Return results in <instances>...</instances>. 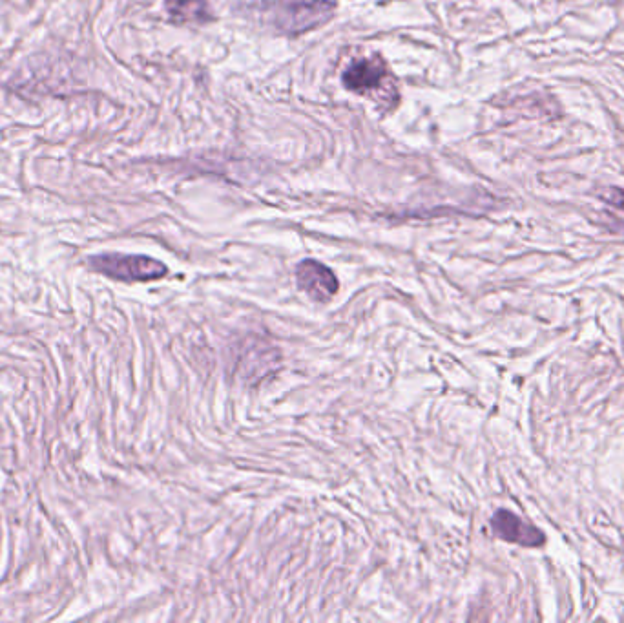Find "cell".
I'll return each mask as SVG.
<instances>
[{
    "label": "cell",
    "mask_w": 624,
    "mask_h": 623,
    "mask_svg": "<svg viewBox=\"0 0 624 623\" xmlns=\"http://www.w3.org/2000/svg\"><path fill=\"white\" fill-rule=\"evenodd\" d=\"M243 19L278 35H302L333 19L331 0H232Z\"/></svg>",
    "instance_id": "6da1fadb"
},
{
    "label": "cell",
    "mask_w": 624,
    "mask_h": 623,
    "mask_svg": "<svg viewBox=\"0 0 624 623\" xmlns=\"http://www.w3.org/2000/svg\"><path fill=\"white\" fill-rule=\"evenodd\" d=\"M345 88L358 96L376 99L380 103L395 106L398 103L395 77L380 55L358 57L342 74Z\"/></svg>",
    "instance_id": "7a4b0ae2"
},
{
    "label": "cell",
    "mask_w": 624,
    "mask_h": 623,
    "mask_svg": "<svg viewBox=\"0 0 624 623\" xmlns=\"http://www.w3.org/2000/svg\"><path fill=\"white\" fill-rule=\"evenodd\" d=\"M90 265L97 273L126 284L154 282L168 275L167 265L143 254H97L90 258Z\"/></svg>",
    "instance_id": "3957f363"
},
{
    "label": "cell",
    "mask_w": 624,
    "mask_h": 623,
    "mask_svg": "<svg viewBox=\"0 0 624 623\" xmlns=\"http://www.w3.org/2000/svg\"><path fill=\"white\" fill-rule=\"evenodd\" d=\"M491 530L495 532L497 538L508 543H515L526 549H539L546 543V536L541 528L531 525L528 521L519 518L510 510L500 508L491 516Z\"/></svg>",
    "instance_id": "277c9868"
},
{
    "label": "cell",
    "mask_w": 624,
    "mask_h": 623,
    "mask_svg": "<svg viewBox=\"0 0 624 623\" xmlns=\"http://www.w3.org/2000/svg\"><path fill=\"white\" fill-rule=\"evenodd\" d=\"M296 284L314 302H329L340 289V282L333 269L318 260H303L298 264Z\"/></svg>",
    "instance_id": "5b68a950"
},
{
    "label": "cell",
    "mask_w": 624,
    "mask_h": 623,
    "mask_svg": "<svg viewBox=\"0 0 624 623\" xmlns=\"http://www.w3.org/2000/svg\"><path fill=\"white\" fill-rule=\"evenodd\" d=\"M165 10L176 24H208L214 19L205 0H167Z\"/></svg>",
    "instance_id": "8992f818"
},
{
    "label": "cell",
    "mask_w": 624,
    "mask_h": 623,
    "mask_svg": "<svg viewBox=\"0 0 624 623\" xmlns=\"http://www.w3.org/2000/svg\"><path fill=\"white\" fill-rule=\"evenodd\" d=\"M603 200L608 201L610 205H614L617 209L624 211V191L623 189H608L603 192Z\"/></svg>",
    "instance_id": "52a82bcc"
}]
</instances>
